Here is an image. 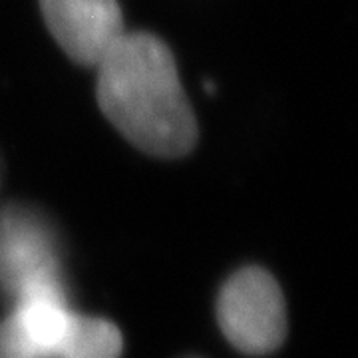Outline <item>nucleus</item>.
<instances>
[{"label":"nucleus","instance_id":"nucleus-1","mask_svg":"<svg viewBox=\"0 0 358 358\" xmlns=\"http://www.w3.org/2000/svg\"><path fill=\"white\" fill-rule=\"evenodd\" d=\"M98 68V103L106 117L145 154L179 157L197 141V122L164 40L126 32Z\"/></svg>","mask_w":358,"mask_h":358},{"label":"nucleus","instance_id":"nucleus-2","mask_svg":"<svg viewBox=\"0 0 358 358\" xmlns=\"http://www.w3.org/2000/svg\"><path fill=\"white\" fill-rule=\"evenodd\" d=\"M285 310L279 285L259 267L235 273L217 301L221 331L245 355H267L281 346L287 334Z\"/></svg>","mask_w":358,"mask_h":358},{"label":"nucleus","instance_id":"nucleus-3","mask_svg":"<svg viewBox=\"0 0 358 358\" xmlns=\"http://www.w3.org/2000/svg\"><path fill=\"white\" fill-rule=\"evenodd\" d=\"M46 26L78 64L98 66L128 30L117 0H40Z\"/></svg>","mask_w":358,"mask_h":358},{"label":"nucleus","instance_id":"nucleus-4","mask_svg":"<svg viewBox=\"0 0 358 358\" xmlns=\"http://www.w3.org/2000/svg\"><path fill=\"white\" fill-rule=\"evenodd\" d=\"M42 282H58L50 233L26 209L0 213V285L18 294Z\"/></svg>","mask_w":358,"mask_h":358},{"label":"nucleus","instance_id":"nucleus-5","mask_svg":"<svg viewBox=\"0 0 358 358\" xmlns=\"http://www.w3.org/2000/svg\"><path fill=\"white\" fill-rule=\"evenodd\" d=\"M122 334L103 319L70 315L56 358H120Z\"/></svg>","mask_w":358,"mask_h":358},{"label":"nucleus","instance_id":"nucleus-6","mask_svg":"<svg viewBox=\"0 0 358 358\" xmlns=\"http://www.w3.org/2000/svg\"><path fill=\"white\" fill-rule=\"evenodd\" d=\"M0 358H40L13 315L0 322Z\"/></svg>","mask_w":358,"mask_h":358}]
</instances>
